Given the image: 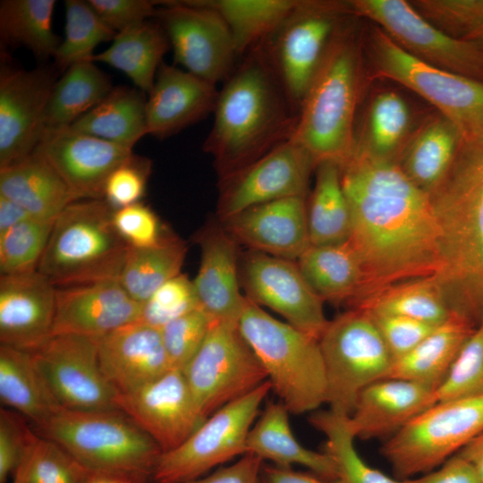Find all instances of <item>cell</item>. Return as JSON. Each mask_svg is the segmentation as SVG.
Returning a JSON list of instances; mask_svg holds the SVG:
<instances>
[{"label":"cell","mask_w":483,"mask_h":483,"mask_svg":"<svg viewBox=\"0 0 483 483\" xmlns=\"http://www.w3.org/2000/svg\"><path fill=\"white\" fill-rule=\"evenodd\" d=\"M340 166L352 217L349 242L365 275L352 306L390 284L436 274L438 230L430 196L395 163L352 151Z\"/></svg>","instance_id":"cell-1"},{"label":"cell","mask_w":483,"mask_h":483,"mask_svg":"<svg viewBox=\"0 0 483 483\" xmlns=\"http://www.w3.org/2000/svg\"><path fill=\"white\" fill-rule=\"evenodd\" d=\"M213 126L203 143L218 178L292 139L298 111L263 43L242 56L219 89Z\"/></svg>","instance_id":"cell-2"},{"label":"cell","mask_w":483,"mask_h":483,"mask_svg":"<svg viewBox=\"0 0 483 483\" xmlns=\"http://www.w3.org/2000/svg\"><path fill=\"white\" fill-rule=\"evenodd\" d=\"M440 267L434 275L452 311L483 322V132L462 139L441 186L430 196Z\"/></svg>","instance_id":"cell-3"},{"label":"cell","mask_w":483,"mask_h":483,"mask_svg":"<svg viewBox=\"0 0 483 483\" xmlns=\"http://www.w3.org/2000/svg\"><path fill=\"white\" fill-rule=\"evenodd\" d=\"M350 17L333 39L300 107L292 139L317 163L351 156L360 89L361 51Z\"/></svg>","instance_id":"cell-4"},{"label":"cell","mask_w":483,"mask_h":483,"mask_svg":"<svg viewBox=\"0 0 483 483\" xmlns=\"http://www.w3.org/2000/svg\"><path fill=\"white\" fill-rule=\"evenodd\" d=\"M104 199H80L55 218L37 271L55 287L118 280L129 249Z\"/></svg>","instance_id":"cell-5"},{"label":"cell","mask_w":483,"mask_h":483,"mask_svg":"<svg viewBox=\"0 0 483 483\" xmlns=\"http://www.w3.org/2000/svg\"><path fill=\"white\" fill-rule=\"evenodd\" d=\"M238 328L290 413L315 411L326 401L318 339L282 322L245 297Z\"/></svg>","instance_id":"cell-6"},{"label":"cell","mask_w":483,"mask_h":483,"mask_svg":"<svg viewBox=\"0 0 483 483\" xmlns=\"http://www.w3.org/2000/svg\"><path fill=\"white\" fill-rule=\"evenodd\" d=\"M33 428L89 471L134 473L150 479L162 453L157 443L120 410L60 407Z\"/></svg>","instance_id":"cell-7"},{"label":"cell","mask_w":483,"mask_h":483,"mask_svg":"<svg viewBox=\"0 0 483 483\" xmlns=\"http://www.w3.org/2000/svg\"><path fill=\"white\" fill-rule=\"evenodd\" d=\"M329 410L350 416L360 393L387 378L394 361L372 316L350 309L329 320L318 339Z\"/></svg>","instance_id":"cell-8"},{"label":"cell","mask_w":483,"mask_h":483,"mask_svg":"<svg viewBox=\"0 0 483 483\" xmlns=\"http://www.w3.org/2000/svg\"><path fill=\"white\" fill-rule=\"evenodd\" d=\"M483 432V394L438 402L417 416L380 448L394 476L430 472Z\"/></svg>","instance_id":"cell-9"},{"label":"cell","mask_w":483,"mask_h":483,"mask_svg":"<svg viewBox=\"0 0 483 483\" xmlns=\"http://www.w3.org/2000/svg\"><path fill=\"white\" fill-rule=\"evenodd\" d=\"M369 49L377 77L419 94L454 123L463 138L483 132V81L417 59L378 27L371 30Z\"/></svg>","instance_id":"cell-10"},{"label":"cell","mask_w":483,"mask_h":483,"mask_svg":"<svg viewBox=\"0 0 483 483\" xmlns=\"http://www.w3.org/2000/svg\"><path fill=\"white\" fill-rule=\"evenodd\" d=\"M351 16L346 1L299 0L278 30L263 42L298 113L333 39Z\"/></svg>","instance_id":"cell-11"},{"label":"cell","mask_w":483,"mask_h":483,"mask_svg":"<svg viewBox=\"0 0 483 483\" xmlns=\"http://www.w3.org/2000/svg\"><path fill=\"white\" fill-rule=\"evenodd\" d=\"M271 389V384L267 380L217 410L182 445L161 453L150 479L155 483H185L245 454L249 432Z\"/></svg>","instance_id":"cell-12"},{"label":"cell","mask_w":483,"mask_h":483,"mask_svg":"<svg viewBox=\"0 0 483 483\" xmlns=\"http://www.w3.org/2000/svg\"><path fill=\"white\" fill-rule=\"evenodd\" d=\"M203 420L267 380L238 325L210 321L200 348L182 370Z\"/></svg>","instance_id":"cell-13"},{"label":"cell","mask_w":483,"mask_h":483,"mask_svg":"<svg viewBox=\"0 0 483 483\" xmlns=\"http://www.w3.org/2000/svg\"><path fill=\"white\" fill-rule=\"evenodd\" d=\"M349 13L374 21L398 46L436 68L483 81V50L433 24L403 0H349Z\"/></svg>","instance_id":"cell-14"},{"label":"cell","mask_w":483,"mask_h":483,"mask_svg":"<svg viewBox=\"0 0 483 483\" xmlns=\"http://www.w3.org/2000/svg\"><path fill=\"white\" fill-rule=\"evenodd\" d=\"M154 18L169 39L174 63L182 69L214 85L231 75L240 57L216 10L199 0L158 1Z\"/></svg>","instance_id":"cell-15"},{"label":"cell","mask_w":483,"mask_h":483,"mask_svg":"<svg viewBox=\"0 0 483 483\" xmlns=\"http://www.w3.org/2000/svg\"><path fill=\"white\" fill-rule=\"evenodd\" d=\"M317 165L310 153L293 140L279 145L250 165L218 178L216 217L223 220L258 204L307 197Z\"/></svg>","instance_id":"cell-16"},{"label":"cell","mask_w":483,"mask_h":483,"mask_svg":"<svg viewBox=\"0 0 483 483\" xmlns=\"http://www.w3.org/2000/svg\"><path fill=\"white\" fill-rule=\"evenodd\" d=\"M97 339L55 335L30 352L60 407L75 411L118 410L116 392L100 368Z\"/></svg>","instance_id":"cell-17"},{"label":"cell","mask_w":483,"mask_h":483,"mask_svg":"<svg viewBox=\"0 0 483 483\" xmlns=\"http://www.w3.org/2000/svg\"><path fill=\"white\" fill-rule=\"evenodd\" d=\"M239 275L246 298L319 339L329 322L324 301L309 286L295 260L248 250L241 254Z\"/></svg>","instance_id":"cell-18"},{"label":"cell","mask_w":483,"mask_h":483,"mask_svg":"<svg viewBox=\"0 0 483 483\" xmlns=\"http://www.w3.org/2000/svg\"><path fill=\"white\" fill-rule=\"evenodd\" d=\"M55 67L0 71V168L30 154L40 138L43 114L57 80Z\"/></svg>","instance_id":"cell-19"},{"label":"cell","mask_w":483,"mask_h":483,"mask_svg":"<svg viewBox=\"0 0 483 483\" xmlns=\"http://www.w3.org/2000/svg\"><path fill=\"white\" fill-rule=\"evenodd\" d=\"M115 403L162 453L182 445L204 421L182 370L171 369L134 392L117 394Z\"/></svg>","instance_id":"cell-20"},{"label":"cell","mask_w":483,"mask_h":483,"mask_svg":"<svg viewBox=\"0 0 483 483\" xmlns=\"http://www.w3.org/2000/svg\"><path fill=\"white\" fill-rule=\"evenodd\" d=\"M33 150L51 164L78 200L103 199L108 176L133 153L70 127L43 132Z\"/></svg>","instance_id":"cell-21"},{"label":"cell","mask_w":483,"mask_h":483,"mask_svg":"<svg viewBox=\"0 0 483 483\" xmlns=\"http://www.w3.org/2000/svg\"><path fill=\"white\" fill-rule=\"evenodd\" d=\"M194 241L201 255L192 280L199 309L210 321L238 325L245 299L239 275L241 246L217 217L199 228Z\"/></svg>","instance_id":"cell-22"},{"label":"cell","mask_w":483,"mask_h":483,"mask_svg":"<svg viewBox=\"0 0 483 483\" xmlns=\"http://www.w3.org/2000/svg\"><path fill=\"white\" fill-rule=\"evenodd\" d=\"M56 287L39 272L0 276V342L32 352L53 335Z\"/></svg>","instance_id":"cell-23"},{"label":"cell","mask_w":483,"mask_h":483,"mask_svg":"<svg viewBox=\"0 0 483 483\" xmlns=\"http://www.w3.org/2000/svg\"><path fill=\"white\" fill-rule=\"evenodd\" d=\"M306 199L292 197L262 203L218 220L240 246L296 261L310 246Z\"/></svg>","instance_id":"cell-24"},{"label":"cell","mask_w":483,"mask_h":483,"mask_svg":"<svg viewBox=\"0 0 483 483\" xmlns=\"http://www.w3.org/2000/svg\"><path fill=\"white\" fill-rule=\"evenodd\" d=\"M140 315L141 304L127 293L118 280L57 288L53 335L99 338L140 320Z\"/></svg>","instance_id":"cell-25"},{"label":"cell","mask_w":483,"mask_h":483,"mask_svg":"<svg viewBox=\"0 0 483 483\" xmlns=\"http://www.w3.org/2000/svg\"><path fill=\"white\" fill-rule=\"evenodd\" d=\"M97 340L101 370L116 394L134 392L172 369L160 329L140 320Z\"/></svg>","instance_id":"cell-26"},{"label":"cell","mask_w":483,"mask_h":483,"mask_svg":"<svg viewBox=\"0 0 483 483\" xmlns=\"http://www.w3.org/2000/svg\"><path fill=\"white\" fill-rule=\"evenodd\" d=\"M216 85L175 65L162 63L148 94V134L163 140L214 113Z\"/></svg>","instance_id":"cell-27"},{"label":"cell","mask_w":483,"mask_h":483,"mask_svg":"<svg viewBox=\"0 0 483 483\" xmlns=\"http://www.w3.org/2000/svg\"><path fill=\"white\" fill-rule=\"evenodd\" d=\"M436 389L411 380L384 378L358 395L348 422L356 438L391 437L436 404Z\"/></svg>","instance_id":"cell-28"},{"label":"cell","mask_w":483,"mask_h":483,"mask_svg":"<svg viewBox=\"0 0 483 483\" xmlns=\"http://www.w3.org/2000/svg\"><path fill=\"white\" fill-rule=\"evenodd\" d=\"M462 139L455 124L436 112L417 126L398 165L419 189L431 196L449 174Z\"/></svg>","instance_id":"cell-29"},{"label":"cell","mask_w":483,"mask_h":483,"mask_svg":"<svg viewBox=\"0 0 483 483\" xmlns=\"http://www.w3.org/2000/svg\"><path fill=\"white\" fill-rule=\"evenodd\" d=\"M0 195L44 220H55L78 200L51 164L34 150L0 168Z\"/></svg>","instance_id":"cell-30"},{"label":"cell","mask_w":483,"mask_h":483,"mask_svg":"<svg viewBox=\"0 0 483 483\" xmlns=\"http://www.w3.org/2000/svg\"><path fill=\"white\" fill-rule=\"evenodd\" d=\"M290 411L281 402H269L250 428L246 441V453L268 460L275 465L291 468L300 464L326 480L337 481V470L326 452H316L301 445L289 422Z\"/></svg>","instance_id":"cell-31"},{"label":"cell","mask_w":483,"mask_h":483,"mask_svg":"<svg viewBox=\"0 0 483 483\" xmlns=\"http://www.w3.org/2000/svg\"><path fill=\"white\" fill-rule=\"evenodd\" d=\"M304 278L323 301L352 307L362 295L365 275L358 254L346 242L310 245L296 260Z\"/></svg>","instance_id":"cell-32"},{"label":"cell","mask_w":483,"mask_h":483,"mask_svg":"<svg viewBox=\"0 0 483 483\" xmlns=\"http://www.w3.org/2000/svg\"><path fill=\"white\" fill-rule=\"evenodd\" d=\"M476 327L470 319L453 311L415 348L394 360L387 378L411 380L436 389Z\"/></svg>","instance_id":"cell-33"},{"label":"cell","mask_w":483,"mask_h":483,"mask_svg":"<svg viewBox=\"0 0 483 483\" xmlns=\"http://www.w3.org/2000/svg\"><path fill=\"white\" fill-rule=\"evenodd\" d=\"M416 128L407 101L394 90L381 91L368 106L352 151L398 164Z\"/></svg>","instance_id":"cell-34"},{"label":"cell","mask_w":483,"mask_h":483,"mask_svg":"<svg viewBox=\"0 0 483 483\" xmlns=\"http://www.w3.org/2000/svg\"><path fill=\"white\" fill-rule=\"evenodd\" d=\"M169 39L157 21H146L117 32L111 45L95 54L91 61L106 64L123 72L134 87L148 94L155 83Z\"/></svg>","instance_id":"cell-35"},{"label":"cell","mask_w":483,"mask_h":483,"mask_svg":"<svg viewBox=\"0 0 483 483\" xmlns=\"http://www.w3.org/2000/svg\"><path fill=\"white\" fill-rule=\"evenodd\" d=\"M0 399L37 427L60 408L29 352L0 346Z\"/></svg>","instance_id":"cell-36"},{"label":"cell","mask_w":483,"mask_h":483,"mask_svg":"<svg viewBox=\"0 0 483 483\" xmlns=\"http://www.w3.org/2000/svg\"><path fill=\"white\" fill-rule=\"evenodd\" d=\"M63 73L47 100L40 136L47 131L70 127L114 88L110 77L92 61L77 63Z\"/></svg>","instance_id":"cell-37"},{"label":"cell","mask_w":483,"mask_h":483,"mask_svg":"<svg viewBox=\"0 0 483 483\" xmlns=\"http://www.w3.org/2000/svg\"><path fill=\"white\" fill-rule=\"evenodd\" d=\"M146 96L136 87H114L70 128L132 149L148 134Z\"/></svg>","instance_id":"cell-38"},{"label":"cell","mask_w":483,"mask_h":483,"mask_svg":"<svg viewBox=\"0 0 483 483\" xmlns=\"http://www.w3.org/2000/svg\"><path fill=\"white\" fill-rule=\"evenodd\" d=\"M306 216L310 245L340 244L350 240L351 211L338 163H318L314 187L306 199Z\"/></svg>","instance_id":"cell-39"},{"label":"cell","mask_w":483,"mask_h":483,"mask_svg":"<svg viewBox=\"0 0 483 483\" xmlns=\"http://www.w3.org/2000/svg\"><path fill=\"white\" fill-rule=\"evenodd\" d=\"M350 309H363L370 314L406 317L434 326L444 323L453 312L434 275L390 284Z\"/></svg>","instance_id":"cell-40"},{"label":"cell","mask_w":483,"mask_h":483,"mask_svg":"<svg viewBox=\"0 0 483 483\" xmlns=\"http://www.w3.org/2000/svg\"><path fill=\"white\" fill-rule=\"evenodd\" d=\"M186 251L185 242L171 231L154 246L129 247L118 281L142 304L163 284L182 273Z\"/></svg>","instance_id":"cell-41"},{"label":"cell","mask_w":483,"mask_h":483,"mask_svg":"<svg viewBox=\"0 0 483 483\" xmlns=\"http://www.w3.org/2000/svg\"><path fill=\"white\" fill-rule=\"evenodd\" d=\"M227 24L239 57L267 40L299 0H199Z\"/></svg>","instance_id":"cell-42"},{"label":"cell","mask_w":483,"mask_h":483,"mask_svg":"<svg viewBox=\"0 0 483 483\" xmlns=\"http://www.w3.org/2000/svg\"><path fill=\"white\" fill-rule=\"evenodd\" d=\"M55 6V0L1 1L2 42L23 47L40 60L54 58L62 42L52 28Z\"/></svg>","instance_id":"cell-43"},{"label":"cell","mask_w":483,"mask_h":483,"mask_svg":"<svg viewBox=\"0 0 483 483\" xmlns=\"http://www.w3.org/2000/svg\"><path fill=\"white\" fill-rule=\"evenodd\" d=\"M309 423L326 438L325 450L334 461L340 483H401L372 468L360 456L354 446L356 438L351 430L348 416L331 410L314 411Z\"/></svg>","instance_id":"cell-44"},{"label":"cell","mask_w":483,"mask_h":483,"mask_svg":"<svg viewBox=\"0 0 483 483\" xmlns=\"http://www.w3.org/2000/svg\"><path fill=\"white\" fill-rule=\"evenodd\" d=\"M64 38L55 56L54 66L64 72L70 66L91 61L95 48L112 41L116 32L97 15L89 1L66 0Z\"/></svg>","instance_id":"cell-45"},{"label":"cell","mask_w":483,"mask_h":483,"mask_svg":"<svg viewBox=\"0 0 483 483\" xmlns=\"http://www.w3.org/2000/svg\"><path fill=\"white\" fill-rule=\"evenodd\" d=\"M54 222L31 217L0 233L1 275L36 271Z\"/></svg>","instance_id":"cell-46"},{"label":"cell","mask_w":483,"mask_h":483,"mask_svg":"<svg viewBox=\"0 0 483 483\" xmlns=\"http://www.w3.org/2000/svg\"><path fill=\"white\" fill-rule=\"evenodd\" d=\"M19 466L29 483H84L89 472L62 446L37 432Z\"/></svg>","instance_id":"cell-47"},{"label":"cell","mask_w":483,"mask_h":483,"mask_svg":"<svg viewBox=\"0 0 483 483\" xmlns=\"http://www.w3.org/2000/svg\"><path fill=\"white\" fill-rule=\"evenodd\" d=\"M411 4L445 32L483 50V0H416Z\"/></svg>","instance_id":"cell-48"},{"label":"cell","mask_w":483,"mask_h":483,"mask_svg":"<svg viewBox=\"0 0 483 483\" xmlns=\"http://www.w3.org/2000/svg\"><path fill=\"white\" fill-rule=\"evenodd\" d=\"M435 394L437 402L483 394V322L465 342Z\"/></svg>","instance_id":"cell-49"},{"label":"cell","mask_w":483,"mask_h":483,"mask_svg":"<svg viewBox=\"0 0 483 483\" xmlns=\"http://www.w3.org/2000/svg\"><path fill=\"white\" fill-rule=\"evenodd\" d=\"M197 309L199 305L193 281L181 273L163 284L141 304L140 320L160 329Z\"/></svg>","instance_id":"cell-50"},{"label":"cell","mask_w":483,"mask_h":483,"mask_svg":"<svg viewBox=\"0 0 483 483\" xmlns=\"http://www.w3.org/2000/svg\"><path fill=\"white\" fill-rule=\"evenodd\" d=\"M210 326L208 317L194 309L160 328L172 369L183 370L203 343Z\"/></svg>","instance_id":"cell-51"},{"label":"cell","mask_w":483,"mask_h":483,"mask_svg":"<svg viewBox=\"0 0 483 483\" xmlns=\"http://www.w3.org/2000/svg\"><path fill=\"white\" fill-rule=\"evenodd\" d=\"M151 166L148 158L132 153L108 176L103 199L114 209L140 202L147 189Z\"/></svg>","instance_id":"cell-52"},{"label":"cell","mask_w":483,"mask_h":483,"mask_svg":"<svg viewBox=\"0 0 483 483\" xmlns=\"http://www.w3.org/2000/svg\"><path fill=\"white\" fill-rule=\"evenodd\" d=\"M113 223L126 244L137 249L157 244L170 231L157 215L141 202L114 209Z\"/></svg>","instance_id":"cell-53"},{"label":"cell","mask_w":483,"mask_h":483,"mask_svg":"<svg viewBox=\"0 0 483 483\" xmlns=\"http://www.w3.org/2000/svg\"><path fill=\"white\" fill-rule=\"evenodd\" d=\"M17 411L0 409V483L13 476L36 432Z\"/></svg>","instance_id":"cell-54"},{"label":"cell","mask_w":483,"mask_h":483,"mask_svg":"<svg viewBox=\"0 0 483 483\" xmlns=\"http://www.w3.org/2000/svg\"><path fill=\"white\" fill-rule=\"evenodd\" d=\"M370 315L394 360L411 352L437 326L406 317Z\"/></svg>","instance_id":"cell-55"},{"label":"cell","mask_w":483,"mask_h":483,"mask_svg":"<svg viewBox=\"0 0 483 483\" xmlns=\"http://www.w3.org/2000/svg\"><path fill=\"white\" fill-rule=\"evenodd\" d=\"M101 20L116 33L155 17L158 1L88 0Z\"/></svg>","instance_id":"cell-56"},{"label":"cell","mask_w":483,"mask_h":483,"mask_svg":"<svg viewBox=\"0 0 483 483\" xmlns=\"http://www.w3.org/2000/svg\"><path fill=\"white\" fill-rule=\"evenodd\" d=\"M262 460L245 453L233 464L185 483H261Z\"/></svg>","instance_id":"cell-57"},{"label":"cell","mask_w":483,"mask_h":483,"mask_svg":"<svg viewBox=\"0 0 483 483\" xmlns=\"http://www.w3.org/2000/svg\"><path fill=\"white\" fill-rule=\"evenodd\" d=\"M401 483H482L474 467L455 453L442 466L418 479H406Z\"/></svg>","instance_id":"cell-58"},{"label":"cell","mask_w":483,"mask_h":483,"mask_svg":"<svg viewBox=\"0 0 483 483\" xmlns=\"http://www.w3.org/2000/svg\"><path fill=\"white\" fill-rule=\"evenodd\" d=\"M261 483H340L322 479L315 474L304 473L291 468L263 466Z\"/></svg>","instance_id":"cell-59"},{"label":"cell","mask_w":483,"mask_h":483,"mask_svg":"<svg viewBox=\"0 0 483 483\" xmlns=\"http://www.w3.org/2000/svg\"><path fill=\"white\" fill-rule=\"evenodd\" d=\"M31 217L21 206L0 195V233Z\"/></svg>","instance_id":"cell-60"},{"label":"cell","mask_w":483,"mask_h":483,"mask_svg":"<svg viewBox=\"0 0 483 483\" xmlns=\"http://www.w3.org/2000/svg\"><path fill=\"white\" fill-rule=\"evenodd\" d=\"M148 479L134 473L89 471L84 483H148Z\"/></svg>","instance_id":"cell-61"},{"label":"cell","mask_w":483,"mask_h":483,"mask_svg":"<svg viewBox=\"0 0 483 483\" xmlns=\"http://www.w3.org/2000/svg\"><path fill=\"white\" fill-rule=\"evenodd\" d=\"M457 454L474 467L483 483V432L463 446Z\"/></svg>","instance_id":"cell-62"},{"label":"cell","mask_w":483,"mask_h":483,"mask_svg":"<svg viewBox=\"0 0 483 483\" xmlns=\"http://www.w3.org/2000/svg\"><path fill=\"white\" fill-rule=\"evenodd\" d=\"M12 483H29L25 471L21 467H18L14 475L13 476Z\"/></svg>","instance_id":"cell-63"}]
</instances>
